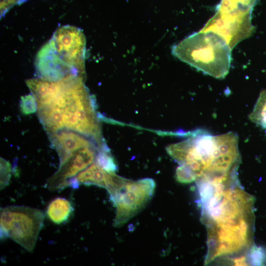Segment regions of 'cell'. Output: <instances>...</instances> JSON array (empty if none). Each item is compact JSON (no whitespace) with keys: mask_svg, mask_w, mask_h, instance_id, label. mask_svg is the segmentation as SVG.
<instances>
[{"mask_svg":"<svg viewBox=\"0 0 266 266\" xmlns=\"http://www.w3.org/2000/svg\"><path fill=\"white\" fill-rule=\"evenodd\" d=\"M115 172H109L94 162L70 180L69 186L77 188L80 184L96 185L106 189L113 196L126 180Z\"/></svg>","mask_w":266,"mask_h":266,"instance_id":"cell-9","label":"cell"},{"mask_svg":"<svg viewBox=\"0 0 266 266\" xmlns=\"http://www.w3.org/2000/svg\"><path fill=\"white\" fill-rule=\"evenodd\" d=\"M199 188L201 219L207 230L206 263L249 252L253 246V197L237 178L206 182Z\"/></svg>","mask_w":266,"mask_h":266,"instance_id":"cell-1","label":"cell"},{"mask_svg":"<svg viewBox=\"0 0 266 266\" xmlns=\"http://www.w3.org/2000/svg\"><path fill=\"white\" fill-rule=\"evenodd\" d=\"M257 0H221L210 18L218 27L229 31L250 29L252 13Z\"/></svg>","mask_w":266,"mask_h":266,"instance_id":"cell-7","label":"cell"},{"mask_svg":"<svg viewBox=\"0 0 266 266\" xmlns=\"http://www.w3.org/2000/svg\"><path fill=\"white\" fill-rule=\"evenodd\" d=\"M46 44L69 75L83 77L85 39L80 29L71 26H62L55 32Z\"/></svg>","mask_w":266,"mask_h":266,"instance_id":"cell-5","label":"cell"},{"mask_svg":"<svg viewBox=\"0 0 266 266\" xmlns=\"http://www.w3.org/2000/svg\"><path fill=\"white\" fill-rule=\"evenodd\" d=\"M73 210V208L68 200L63 198H57L49 203L46 214L51 221L60 224L69 218Z\"/></svg>","mask_w":266,"mask_h":266,"instance_id":"cell-11","label":"cell"},{"mask_svg":"<svg viewBox=\"0 0 266 266\" xmlns=\"http://www.w3.org/2000/svg\"><path fill=\"white\" fill-rule=\"evenodd\" d=\"M20 107L22 112L26 115L33 113L37 109L36 101L32 94L21 97Z\"/></svg>","mask_w":266,"mask_h":266,"instance_id":"cell-14","label":"cell"},{"mask_svg":"<svg viewBox=\"0 0 266 266\" xmlns=\"http://www.w3.org/2000/svg\"><path fill=\"white\" fill-rule=\"evenodd\" d=\"M239 138L233 132L213 135L196 131L166 150L179 166L176 179L184 183L227 177L236 174L241 157Z\"/></svg>","mask_w":266,"mask_h":266,"instance_id":"cell-2","label":"cell"},{"mask_svg":"<svg viewBox=\"0 0 266 266\" xmlns=\"http://www.w3.org/2000/svg\"><path fill=\"white\" fill-rule=\"evenodd\" d=\"M232 48L221 35L200 31L173 46L172 54L203 73L223 79L229 73Z\"/></svg>","mask_w":266,"mask_h":266,"instance_id":"cell-3","label":"cell"},{"mask_svg":"<svg viewBox=\"0 0 266 266\" xmlns=\"http://www.w3.org/2000/svg\"><path fill=\"white\" fill-rule=\"evenodd\" d=\"M100 149L99 146L93 145L81 148L72 153L49 178L46 183L47 188L50 191H55L69 186L71 179L95 162Z\"/></svg>","mask_w":266,"mask_h":266,"instance_id":"cell-8","label":"cell"},{"mask_svg":"<svg viewBox=\"0 0 266 266\" xmlns=\"http://www.w3.org/2000/svg\"><path fill=\"white\" fill-rule=\"evenodd\" d=\"M250 261L252 264L261 265L266 261V255L263 249L253 246L249 251Z\"/></svg>","mask_w":266,"mask_h":266,"instance_id":"cell-16","label":"cell"},{"mask_svg":"<svg viewBox=\"0 0 266 266\" xmlns=\"http://www.w3.org/2000/svg\"><path fill=\"white\" fill-rule=\"evenodd\" d=\"M249 118L266 130V90L261 92Z\"/></svg>","mask_w":266,"mask_h":266,"instance_id":"cell-12","label":"cell"},{"mask_svg":"<svg viewBox=\"0 0 266 266\" xmlns=\"http://www.w3.org/2000/svg\"><path fill=\"white\" fill-rule=\"evenodd\" d=\"M11 167L10 164L3 159L0 158V189L2 190L9 184Z\"/></svg>","mask_w":266,"mask_h":266,"instance_id":"cell-15","label":"cell"},{"mask_svg":"<svg viewBox=\"0 0 266 266\" xmlns=\"http://www.w3.org/2000/svg\"><path fill=\"white\" fill-rule=\"evenodd\" d=\"M95 162L108 171L115 172L117 169V165L108 147L99 150Z\"/></svg>","mask_w":266,"mask_h":266,"instance_id":"cell-13","label":"cell"},{"mask_svg":"<svg viewBox=\"0 0 266 266\" xmlns=\"http://www.w3.org/2000/svg\"><path fill=\"white\" fill-rule=\"evenodd\" d=\"M0 213L1 237H10L32 252L43 225V212L29 206L11 205L1 208Z\"/></svg>","mask_w":266,"mask_h":266,"instance_id":"cell-4","label":"cell"},{"mask_svg":"<svg viewBox=\"0 0 266 266\" xmlns=\"http://www.w3.org/2000/svg\"><path fill=\"white\" fill-rule=\"evenodd\" d=\"M52 135L54 145L59 156L60 165L78 149L87 146H99L92 138L71 130H61Z\"/></svg>","mask_w":266,"mask_h":266,"instance_id":"cell-10","label":"cell"},{"mask_svg":"<svg viewBox=\"0 0 266 266\" xmlns=\"http://www.w3.org/2000/svg\"><path fill=\"white\" fill-rule=\"evenodd\" d=\"M155 188L151 178L136 181L126 179L110 197L116 208L114 225L121 227L139 212L152 198Z\"/></svg>","mask_w":266,"mask_h":266,"instance_id":"cell-6","label":"cell"}]
</instances>
